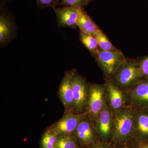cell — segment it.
Instances as JSON below:
<instances>
[{
	"label": "cell",
	"instance_id": "cell-1",
	"mask_svg": "<svg viewBox=\"0 0 148 148\" xmlns=\"http://www.w3.org/2000/svg\"><path fill=\"white\" fill-rule=\"evenodd\" d=\"M137 108L125 106L113 112L112 132L110 144H123L135 138V119Z\"/></svg>",
	"mask_w": 148,
	"mask_h": 148
},
{
	"label": "cell",
	"instance_id": "cell-2",
	"mask_svg": "<svg viewBox=\"0 0 148 148\" xmlns=\"http://www.w3.org/2000/svg\"><path fill=\"white\" fill-rule=\"evenodd\" d=\"M73 135L83 148H90L101 142L95 120L87 113L80 121Z\"/></svg>",
	"mask_w": 148,
	"mask_h": 148
},
{
	"label": "cell",
	"instance_id": "cell-3",
	"mask_svg": "<svg viewBox=\"0 0 148 148\" xmlns=\"http://www.w3.org/2000/svg\"><path fill=\"white\" fill-rule=\"evenodd\" d=\"M113 76V82L122 90H129L141 78L139 62L125 61Z\"/></svg>",
	"mask_w": 148,
	"mask_h": 148
},
{
	"label": "cell",
	"instance_id": "cell-4",
	"mask_svg": "<svg viewBox=\"0 0 148 148\" xmlns=\"http://www.w3.org/2000/svg\"><path fill=\"white\" fill-rule=\"evenodd\" d=\"M108 101L106 86L92 84L88 88V94L85 112L95 120L105 108Z\"/></svg>",
	"mask_w": 148,
	"mask_h": 148
},
{
	"label": "cell",
	"instance_id": "cell-5",
	"mask_svg": "<svg viewBox=\"0 0 148 148\" xmlns=\"http://www.w3.org/2000/svg\"><path fill=\"white\" fill-rule=\"evenodd\" d=\"M16 34V23L5 3L0 5V45L3 47L11 42Z\"/></svg>",
	"mask_w": 148,
	"mask_h": 148
},
{
	"label": "cell",
	"instance_id": "cell-6",
	"mask_svg": "<svg viewBox=\"0 0 148 148\" xmlns=\"http://www.w3.org/2000/svg\"><path fill=\"white\" fill-rule=\"evenodd\" d=\"M107 77L112 76L125 61L124 55L120 51H109L99 48L94 56Z\"/></svg>",
	"mask_w": 148,
	"mask_h": 148
},
{
	"label": "cell",
	"instance_id": "cell-7",
	"mask_svg": "<svg viewBox=\"0 0 148 148\" xmlns=\"http://www.w3.org/2000/svg\"><path fill=\"white\" fill-rule=\"evenodd\" d=\"M74 105L72 112L79 114L85 112L88 94V88L85 80L77 74H74L72 79Z\"/></svg>",
	"mask_w": 148,
	"mask_h": 148
},
{
	"label": "cell",
	"instance_id": "cell-8",
	"mask_svg": "<svg viewBox=\"0 0 148 148\" xmlns=\"http://www.w3.org/2000/svg\"><path fill=\"white\" fill-rule=\"evenodd\" d=\"M86 113V112L79 114H74L72 112L66 113L59 120L48 128L57 135H73L80 121Z\"/></svg>",
	"mask_w": 148,
	"mask_h": 148
},
{
	"label": "cell",
	"instance_id": "cell-9",
	"mask_svg": "<svg viewBox=\"0 0 148 148\" xmlns=\"http://www.w3.org/2000/svg\"><path fill=\"white\" fill-rule=\"evenodd\" d=\"M95 121L101 142L110 144L113 118L112 110L109 103L99 114Z\"/></svg>",
	"mask_w": 148,
	"mask_h": 148
},
{
	"label": "cell",
	"instance_id": "cell-10",
	"mask_svg": "<svg viewBox=\"0 0 148 148\" xmlns=\"http://www.w3.org/2000/svg\"><path fill=\"white\" fill-rule=\"evenodd\" d=\"M76 73L75 69L65 72L58 88V94L64 107V113L72 112L74 105L72 79Z\"/></svg>",
	"mask_w": 148,
	"mask_h": 148
},
{
	"label": "cell",
	"instance_id": "cell-11",
	"mask_svg": "<svg viewBox=\"0 0 148 148\" xmlns=\"http://www.w3.org/2000/svg\"><path fill=\"white\" fill-rule=\"evenodd\" d=\"M127 98L136 108L148 110V78H142L128 90Z\"/></svg>",
	"mask_w": 148,
	"mask_h": 148
},
{
	"label": "cell",
	"instance_id": "cell-12",
	"mask_svg": "<svg viewBox=\"0 0 148 148\" xmlns=\"http://www.w3.org/2000/svg\"><path fill=\"white\" fill-rule=\"evenodd\" d=\"M80 8L73 6H64L54 8L53 9L56 15V22L61 28H76Z\"/></svg>",
	"mask_w": 148,
	"mask_h": 148
},
{
	"label": "cell",
	"instance_id": "cell-13",
	"mask_svg": "<svg viewBox=\"0 0 148 148\" xmlns=\"http://www.w3.org/2000/svg\"><path fill=\"white\" fill-rule=\"evenodd\" d=\"M105 86L108 102L112 112L118 110L124 107L127 97L124 91L112 82H107Z\"/></svg>",
	"mask_w": 148,
	"mask_h": 148
},
{
	"label": "cell",
	"instance_id": "cell-14",
	"mask_svg": "<svg viewBox=\"0 0 148 148\" xmlns=\"http://www.w3.org/2000/svg\"><path fill=\"white\" fill-rule=\"evenodd\" d=\"M148 139V110L137 108L135 119V138Z\"/></svg>",
	"mask_w": 148,
	"mask_h": 148
},
{
	"label": "cell",
	"instance_id": "cell-15",
	"mask_svg": "<svg viewBox=\"0 0 148 148\" xmlns=\"http://www.w3.org/2000/svg\"><path fill=\"white\" fill-rule=\"evenodd\" d=\"M77 25L80 31L93 36L100 29L83 8H79Z\"/></svg>",
	"mask_w": 148,
	"mask_h": 148
},
{
	"label": "cell",
	"instance_id": "cell-16",
	"mask_svg": "<svg viewBox=\"0 0 148 148\" xmlns=\"http://www.w3.org/2000/svg\"><path fill=\"white\" fill-rule=\"evenodd\" d=\"M79 39L91 54L95 56L99 49L98 41L95 37L80 31Z\"/></svg>",
	"mask_w": 148,
	"mask_h": 148
},
{
	"label": "cell",
	"instance_id": "cell-17",
	"mask_svg": "<svg viewBox=\"0 0 148 148\" xmlns=\"http://www.w3.org/2000/svg\"><path fill=\"white\" fill-rule=\"evenodd\" d=\"M58 140V135L47 128L42 135L40 148H56Z\"/></svg>",
	"mask_w": 148,
	"mask_h": 148
},
{
	"label": "cell",
	"instance_id": "cell-18",
	"mask_svg": "<svg viewBox=\"0 0 148 148\" xmlns=\"http://www.w3.org/2000/svg\"><path fill=\"white\" fill-rule=\"evenodd\" d=\"M79 143L73 135H58L56 148H79Z\"/></svg>",
	"mask_w": 148,
	"mask_h": 148
},
{
	"label": "cell",
	"instance_id": "cell-19",
	"mask_svg": "<svg viewBox=\"0 0 148 148\" xmlns=\"http://www.w3.org/2000/svg\"><path fill=\"white\" fill-rule=\"evenodd\" d=\"M94 36L98 41L99 48L102 50L109 51H118L112 43L110 42L106 35L99 29L94 35Z\"/></svg>",
	"mask_w": 148,
	"mask_h": 148
},
{
	"label": "cell",
	"instance_id": "cell-20",
	"mask_svg": "<svg viewBox=\"0 0 148 148\" xmlns=\"http://www.w3.org/2000/svg\"><path fill=\"white\" fill-rule=\"evenodd\" d=\"M89 3L88 0H60V5L63 6L84 8Z\"/></svg>",
	"mask_w": 148,
	"mask_h": 148
},
{
	"label": "cell",
	"instance_id": "cell-21",
	"mask_svg": "<svg viewBox=\"0 0 148 148\" xmlns=\"http://www.w3.org/2000/svg\"><path fill=\"white\" fill-rule=\"evenodd\" d=\"M37 7L40 9L51 7L56 8L60 4V0H36Z\"/></svg>",
	"mask_w": 148,
	"mask_h": 148
},
{
	"label": "cell",
	"instance_id": "cell-22",
	"mask_svg": "<svg viewBox=\"0 0 148 148\" xmlns=\"http://www.w3.org/2000/svg\"><path fill=\"white\" fill-rule=\"evenodd\" d=\"M139 63L141 78H148V55L141 59Z\"/></svg>",
	"mask_w": 148,
	"mask_h": 148
},
{
	"label": "cell",
	"instance_id": "cell-23",
	"mask_svg": "<svg viewBox=\"0 0 148 148\" xmlns=\"http://www.w3.org/2000/svg\"><path fill=\"white\" fill-rule=\"evenodd\" d=\"M132 142L135 148H148V139H134Z\"/></svg>",
	"mask_w": 148,
	"mask_h": 148
},
{
	"label": "cell",
	"instance_id": "cell-24",
	"mask_svg": "<svg viewBox=\"0 0 148 148\" xmlns=\"http://www.w3.org/2000/svg\"><path fill=\"white\" fill-rule=\"evenodd\" d=\"M90 148H114V147L110 144L100 142V143L93 145Z\"/></svg>",
	"mask_w": 148,
	"mask_h": 148
},
{
	"label": "cell",
	"instance_id": "cell-25",
	"mask_svg": "<svg viewBox=\"0 0 148 148\" xmlns=\"http://www.w3.org/2000/svg\"><path fill=\"white\" fill-rule=\"evenodd\" d=\"M114 148H135L132 141L123 144L113 145Z\"/></svg>",
	"mask_w": 148,
	"mask_h": 148
},
{
	"label": "cell",
	"instance_id": "cell-26",
	"mask_svg": "<svg viewBox=\"0 0 148 148\" xmlns=\"http://www.w3.org/2000/svg\"><path fill=\"white\" fill-rule=\"evenodd\" d=\"M12 1L13 0H1V3H5L7 2Z\"/></svg>",
	"mask_w": 148,
	"mask_h": 148
},
{
	"label": "cell",
	"instance_id": "cell-27",
	"mask_svg": "<svg viewBox=\"0 0 148 148\" xmlns=\"http://www.w3.org/2000/svg\"><path fill=\"white\" fill-rule=\"evenodd\" d=\"M93 0H88V1H89V3H90V2L92 1Z\"/></svg>",
	"mask_w": 148,
	"mask_h": 148
},
{
	"label": "cell",
	"instance_id": "cell-28",
	"mask_svg": "<svg viewBox=\"0 0 148 148\" xmlns=\"http://www.w3.org/2000/svg\"><path fill=\"white\" fill-rule=\"evenodd\" d=\"M79 148H82V147H79Z\"/></svg>",
	"mask_w": 148,
	"mask_h": 148
}]
</instances>
